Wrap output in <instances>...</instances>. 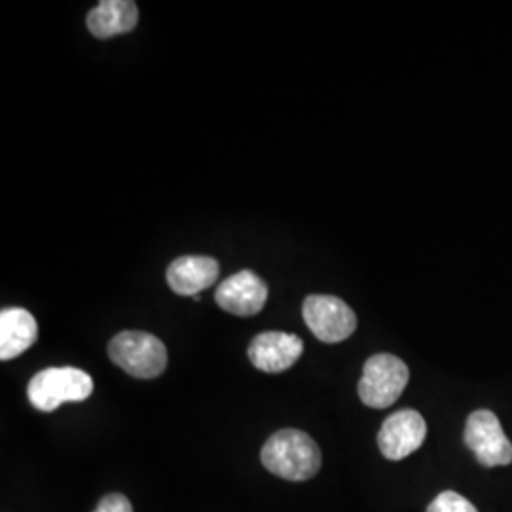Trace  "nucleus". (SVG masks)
Here are the masks:
<instances>
[{
  "instance_id": "obj_2",
  "label": "nucleus",
  "mask_w": 512,
  "mask_h": 512,
  "mask_svg": "<svg viewBox=\"0 0 512 512\" xmlns=\"http://www.w3.org/2000/svg\"><path fill=\"white\" fill-rule=\"evenodd\" d=\"M92 393V376L73 366L40 370L27 385V397L40 412H54L65 403H82Z\"/></svg>"
},
{
  "instance_id": "obj_13",
  "label": "nucleus",
  "mask_w": 512,
  "mask_h": 512,
  "mask_svg": "<svg viewBox=\"0 0 512 512\" xmlns=\"http://www.w3.org/2000/svg\"><path fill=\"white\" fill-rule=\"evenodd\" d=\"M427 512H478L475 505L465 499L463 495L458 492H442L437 495L431 505L427 507Z\"/></svg>"
},
{
  "instance_id": "obj_8",
  "label": "nucleus",
  "mask_w": 512,
  "mask_h": 512,
  "mask_svg": "<svg viewBox=\"0 0 512 512\" xmlns=\"http://www.w3.org/2000/svg\"><path fill=\"white\" fill-rule=\"evenodd\" d=\"M220 308L238 317H251L260 313L268 300V285L251 270L224 279L215 293Z\"/></svg>"
},
{
  "instance_id": "obj_6",
  "label": "nucleus",
  "mask_w": 512,
  "mask_h": 512,
  "mask_svg": "<svg viewBox=\"0 0 512 512\" xmlns=\"http://www.w3.org/2000/svg\"><path fill=\"white\" fill-rule=\"evenodd\" d=\"M465 444L484 467L512 463L511 440L507 439L499 418L490 410H476L469 416L465 425Z\"/></svg>"
},
{
  "instance_id": "obj_3",
  "label": "nucleus",
  "mask_w": 512,
  "mask_h": 512,
  "mask_svg": "<svg viewBox=\"0 0 512 512\" xmlns=\"http://www.w3.org/2000/svg\"><path fill=\"white\" fill-rule=\"evenodd\" d=\"M110 361L133 378H158L167 366V349L160 338L141 330H124L109 344Z\"/></svg>"
},
{
  "instance_id": "obj_12",
  "label": "nucleus",
  "mask_w": 512,
  "mask_h": 512,
  "mask_svg": "<svg viewBox=\"0 0 512 512\" xmlns=\"http://www.w3.org/2000/svg\"><path fill=\"white\" fill-rule=\"evenodd\" d=\"M137 21L139 8L133 0H103L88 14V29L105 40L133 31Z\"/></svg>"
},
{
  "instance_id": "obj_4",
  "label": "nucleus",
  "mask_w": 512,
  "mask_h": 512,
  "mask_svg": "<svg viewBox=\"0 0 512 512\" xmlns=\"http://www.w3.org/2000/svg\"><path fill=\"white\" fill-rule=\"evenodd\" d=\"M410 380L408 366L395 355H372L363 368L359 397L370 408H387L397 403Z\"/></svg>"
},
{
  "instance_id": "obj_14",
  "label": "nucleus",
  "mask_w": 512,
  "mask_h": 512,
  "mask_svg": "<svg viewBox=\"0 0 512 512\" xmlns=\"http://www.w3.org/2000/svg\"><path fill=\"white\" fill-rule=\"evenodd\" d=\"M93 512H133L128 497L122 494L105 495Z\"/></svg>"
},
{
  "instance_id": "obj_9",
  "label": "nucleus",
  "mask_w": 512,
  "mask_h": 512,
  "mask_svg": "<svg viewBox=\"0 0 512 512\" xmlns=\"http://www.w3.org/2000/svg\"><path fill=\"white\" fill-rule=\"evenodd\" d=\"M304 351V342L296 334L262 332L249 344V361L262 372L279 374L296 365Z\"/></svg>"
},
{
  "instance_id": "obj_10",
  "label": "nucleus",
  "mask_w": 512,
  "mask_h": 512,
  "mask_svg": "<svg viewBox=\"0 0 512 512\" xmlns=\"http://www.w3.org/2000/svg\"><path fill=\"white\" fill-rule=\"evenodd\" d=\"M219 272V262L211 256H181L167 268V285L173 293L194 298L215 285Z\"/></svg>"
},
{
  "instance_id": "obj_7",
  "label": "nucleus",
  "mask_w": 512,
  "mask_h": 512,
  "mask_svg": "<svg viewBox=\"0 0 512 512\" xmlns=\"http://www.w3.org/2000/svg\"><path fill=\"white\" fill-rule=\"evenodd\" d=\"M427 437V423L416 410H399L384 421L378 446L384 458L401 461L414 454Z\"/></svg>"
},
{
  "instance_id": "obj_5",
  "label": "nucleus",
  "mask_w": 512,
  "mask_h": 512,
  "mask_svg": "<svg viewBox=\"0 0 512 512\" xmlns=\"http://www.w3.org/2000/svg\"><path fill=\"white\" fill-rule=\"evenodd\" d=\"M302 315L313 336L325 344H338L357 329L355 311L336 296L311 294L304 300Z\"/></svg>"
},
{
  "instance_id": "obj_1",
  "label": "nucleus",
  "mask_w": 512,
  "mask_h": 512,
  "mask_svg": "<svg viewBox=\"0 0 512 512\" xmlns=\"http://www.w3.org/2000/svg\"><path fill=\"white\" fill-rule=\"evenodd\" d=\"M262 465L291 482H304L321 469V450L317 442L298 429L277 431L262 448Z\"/></svg>"
},
{
  "instance_id": "obj_11",
  "label": "nucleus",
  "mask_w": 512,
  "mask_h": 512,
  "mask_svg": "<svg viewBox=\"0 0 512 512\" xmlns=\"http://www.w3.org/2000/svg\"><path fill=\"white\" fill-rule=\"evenodd\" d=\"M38 338L37 319L23 308H8L0 313V359H16Z\"/></svg>"
}]
</instances>
